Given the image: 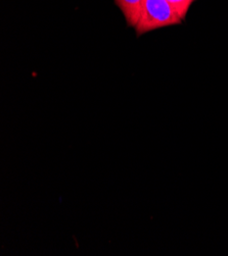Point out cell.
I'll use <instances>...</instances> for the list:
<instances>
[{
  "instance_id": "cell-1",
  "label": "cell",
  "mask_w": 228,
  "mask_h": 256,
  "mask_svg": "<svg viewBox=\"0 0 228 256\" xmlns=\"http://www.w3.org/2000/svg\"><path fill=\"white\" fill-rule=\"evenodd\" d=\"M181 22V18L167 0H143L140 16L134 29L139 37L161 28L179 24Z\"/></svg>"
},
{
  "instance_id": "cell-2",
  "label": "cell",
  "mask_w": 228,
  "mask_h": 256,
  "mask_svg": "<svg viewBox=\"0 0 228 256\" xmlns=\"http://www.w3.org/2000/svg\"><path fill=\"white\" fill-rule=\"evenodd\" d=\"M114 2L123 14L128 27L135 28L140 16L143 0H114Z\"/></svg>"
},
{
  "instance_id": "cell-3",
  "label": "cell",
  "mask_w": 228,
  "mask_h": 256,
  "mask_svg": "<svg viewBox=\"0 0 228 256\" xmlns=\"http://www.w3.org/2000/svg\"><path fill=\"white\" fill-rule=\"evenodd\" d=\"M167 2L172 6L177 14H178L183 20L194 0H167Z\"/></svg>"
}]
</instances>
